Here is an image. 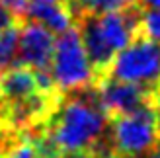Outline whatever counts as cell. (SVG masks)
I'll use <instances>...</instances> for the list:
<instances>
[{
	"label": "cell",
	"instance_id": "2",
	"mask_svg": "<svg viewBox=\"0 0 160 158\" xmlns=\"http://www.w3.org/2000/svg\"><path fill=\"white\" fill-rule=\"evenodd\" d=\"M145 8L141 2L109 10L102 14H78L74 16L76 29L82 37L84 49L94 68L96 80L108 74L113 57L141 33V20Z\"/></svg>",
	"mask_w": 160,
	"mask_h": 158
},
{
	"label": "cell",
	"instance_id": "17",
	"mask_svg": "<svg viewBox=\"0 0 160 158\" xmlns=\"http://www.w3.org/2000/svg\"><path fill=\"white\" fill-rule=\"evenodd\" d=\"M35 2H70V0H35Z\"/></svg>",
	"mask_w": 160,
	"mask_h": 158
},
{
	"label": "cell",
	"instance_id": "15",
	"mask_svg": "<svg viewBox=\"0 0 160 158\" xmlns=\"http://www.w3.org/2000/svg\"><path fill=\"white\" fill-rule=\"evenodd\" d=\"M62 158H108V156H102V154L94 152V151H86V152H72V154H65ZM111 158H115V156H111Z\"/></svg>",
	"mask_w": 160,
	"mask_h": 158
},
{
	"label": "cell",
	"instance_id": "10",
	"mask_svg": "<svg viewBox=\"0 0 160 158\" xmlns=\"http://www.w3.org/2000/svg\"><path fill=\"white\" fill-rule=\"evenodd\" d=\"M141 0H70V10L72 16L78 14H102L109 10H119V8L137 4Z\"/></svg>",
	"mask_w": 160,
	"mask_h": 158
},
{
	"label": "cell",
	"instance_id": "4",
	"mask_svg": "<svg viewBox=\"0 0 160 158\" xmlns=\"http://www.w3.org/2000/svg\"><path fill=\"white\" fill-rule=\"evenodd\" d=\"M109 78L154 90L160 84V45L145 35L123 47L108 68Z\"/></svg>",
	"mask_w": 160,
	"mask_h": 158
},
{
	"label": "cell",
	"instance_id": "7",
	"mask_svg": "<svg viewBox=\"0 0 160 158\" xmlns=\"http://www.w3.org/2000/svg\"><path fill=\"white\" fill-rule=\"evenodd\" d=\"M55 51L53 31L33 20H23L20 23L18 41V65H26L33 70H51Z\"/></svg>",
	"mask_w": 160,
	"mask_h": 158
},
{
	"label": "cell",
	"instance_id": "3",
	"mask_svg": "<svg viewBox=\"0 0 160 158\" xmlns=\"http://www.w3.org/2000/svg\"><path fill=\"white\" fill-rule=\"evenodd\" d=\"M51 76L61 94L82 90L96 82L94 68L76 27H68L55 39Z\"/></svg>",
	"mask_w": 160,
	"mask_h": 158
},
{
	"label": "cell",
	"instance_id": "11",
	"mask_svg": "<svg viewBox=\"0 0 160 158\" xmlns=\"http://www.w3.org/2000/svg\"><path fill=\"white\" fill-rule=\"evenodd\" d=\"M141 33L152 41H160V8H150L142 12Z\"/></svg>",
	"mask_w": 160,
	"mask_h": 158
},
{
	"label": "cell",
	"instance_id": "13",
	"mask_svg": "<svg viewBox=\"0 0 160 158\" xmlns=\"http://www.w3.org/2000/svg\"><path fill=\"white\" fill-rule=\"evenodd\" d=\"M150 104H152V111H154V121H156V131L160 137V84L154 90H150Z\"/></svg>",
	"mask_w": 160,
	"mask_h": 158
},
{
	"label": "cell",
	"instance_id": "1",
	"mask_svg": "<svg viewBox=\"0 0 160 158\" xmlns=\"http://www.w3.org/2000/svg\"><path fill=\"white\" fill-rule=\"evenodd\" d=\"M109 129V117L96 98L94 84L88 88L61 94L45 123V135L62 154L94 151L103 143Z\"/></svg>",
	"mask_w": 160,
	"mask_h": 158
},
{
	"label": "cell",
	"instance_id": "8",
	"mask_svg": "<svg viewBox=\"0 0 160 158\" xmlns=\"http://www.w3.org/2000/svg\"><path fill=\"white\" fill-rule=\"evenodd\" d=\"M26 20H33L45 26L49 31L62 33L68 27H72L74 16L70 10V2H35L31 0L28 4Z\"/></svg>",
	"mask_w": 160,
	"mask_h": 158
},
{
	"label": "cell",
	"instance_id": "12",
	"mask_svg": "<svg viewBox=\"0 0 160 158\" xmlns=\"http://www.w3.org/2000/svg\"><path fill=\"white\" fill-rule=\"evenodd\" d=\"M0 4L6 6L8 10L14 14L16 20H26V12H28V4L29 0H0Z\"/></svg>",
	"mask_w": 160,
	"mask_h": 158
},
{
	"label": "cell",
	"instance_id": "9",
	"mask_svg": "<svg viewBox=\"0 0 160 158\" xmlns=\"http://www.w3.org/2000/svg\"><path fill=\"white\" fill-rule=\"evenodd\" d=\"M22 22L16 20L14 23L0 29V72L18 65V41Z\"/></svg>",
	"mask_w": 160,
	"mask_h": 158
},
{
	"label": "cell",
	"instance_id": "6",
	"mask_svg": "<svg viewBox=\"0 0 160 158\" xmlns=\"http://www.w3.org/2000/svg\"><path fill=\"white\" fill-rule=\"evenodd\" d=\"M96 98L109 119L150 106V90L142 86L103 76L94 82Z\"/></svg>",
	"mask_w": 160,
	"mask_h": 158
},
{
	"label": "cell",
	"instance_id": "16",
	"mask_svg": "<svg viewBox=\"0 0 160 158\" xmlns=\"http://www.w3.org/2000/svg\"><path fill=\"white\" fill-rule=\"evenodd\" d=\"M142 4H147L148 8H160V0H141Z\"/></svg>",
	"mask_w": 160,
	"mask_h": 158
},
{
	"label": "cell",
	"instance_id": "14",
	"mask_svg": "<svg viewBox=\"0 0 160 158\" xmlns=\"http://www.w3.org/2000/svg\"><path fill=\"white\" fill-rule=\"evenodd\" d=\"M16 22V18H14V14L8 10L6 6H2L0 4V29L2 27H6V26H10V23H14Z\"/></svg>",
	"mask_w": 160,
	"mask_h": 158
},
{
	"label": "cell",
	"instance_id": "5",
	"mask_svg": "<svg viewBox=\"0 0 160 158\" xmlns=\"http://www.w3.org/2000/svg\"><path fill=\"white\" fill-rule=\"evenodd\" d=\"M108 133L115 156H142L160 145L152 104L109 119Z\"/></svg>",
	"mask_w": 160,
	"mask_h": 158
}]
</instances>
